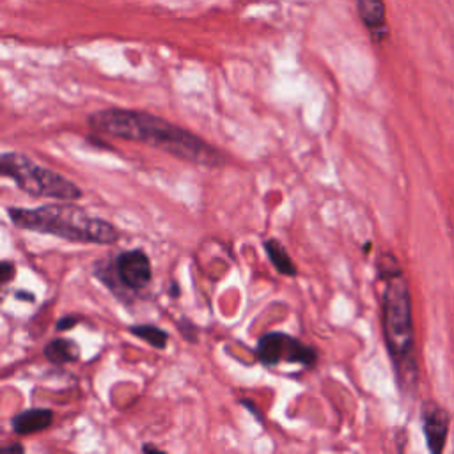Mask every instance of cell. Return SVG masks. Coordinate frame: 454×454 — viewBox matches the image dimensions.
<instances>
[{"label":"cell","mask_w":454,"mask_h":454,"mask_svg":"<svg viewBox=\"0 0 454 454\" xmlns=\"http://www.w3.org/2000/svg\"><path fill=\"white\" fill-rule=\"evenodd\" d=\"M9 220L27 231L51 234L74 243L114 245L119 231L105 218L90 216L85 209L66 200L37 207H7Z\"/></svg>","instance_id":"3"},{"label":"cell","mask_w":454,"mask_h":454,"mask_svg":"<svg viewBox=\"0 0 454 454\" xmlns=\"http://www.w3.org/2000/svg\"><path fill=\"white\" fill-rule=\"evenodd\" d=\"M117 280L128 289H142L153 278V268L147 254L140 248L121 252L114 261Z\"/></svg>","instance_id":"6"},{"label":"cell","mask_w":454,"mask_h":454,"mask_svg":"<svg viewBox=\"0 0 454 454\" xmlns=\"http://www.w3.org/2000/svg\"><path fill=\"white\" fill-rule=\"evenodd\" d=\"M420 419H422V431L426 436L427 449L433 454H440L445 447V440L449 434V424H450L449 411L438 403L427 399L422 403Z\"/></svg>","instance_id":"7"},{"label":"cell","mask_w":454,"mask_h":454,"mask_svg":"<svg viewBox=\"0 0 454 454\" xmlns=\"http://www.w3.org/2000/svg\"><path fill=\"white\" fill-rule=\"evenodd\" d=\"M378 268L380 277L387 282L381 298V330L385 346L399 388L406 394H413L419 381V365L410 287L392 254L380 257Z\"/></svg>","instance_id":"2"},{"label":"cell","mask_w":454,"mask_h":454,"mask_svg":"<svg viewBox=\"0 0 454 454\" xmlns=\"http://www.w3.org/2000/svg\"><path fill=\"white\" fill-rule=\"evenodd\" d=\"M177 330L181 332V335H184L190 342L197 340V328L188 321V319H179L177 321Z\"/></svg>","instance_id":"14"},{"label":"cell","mask_w":454,"mask_h":454,"mask_svg":"<svg viewBox=\"0 0 454 454\" xmlns=\"http://www.w3.org/2000/svg\"><path fill=\"white\" fill-rule=\"evenodd\" d=\"M358 16L365 28L369 30L371 37L376 43H381L388 35V27H387V12L383 0H355Z\"/></svg>","instance_id":"8"},{"label":"cell","mask_w":454,"mask_h":454,"mask_svg":"<svg viewBox=\"0 0 454 454\" xmlns=\"http://www.w3.org/2000/svg\"><path fill=\"white\" fill-rule=\"evenodd\" d=\"M55 419V413L50 408H28L16 413L11 419V429L20 434H34L43 429H48Z\"/></svg>","instance_id":"9"},{"label":"cell","mask_w":454,"mask_h":454,"mask_svg":"<svg viewBox=\"0 0 454 454\" xmlns=\"http://www.w3.org/2000/svg\"><path fill=\"white\" fill-rule=\"evenodd\" d=\"M129 333L145 340L149 346L156 348V349H163L167 348V342H168V333L156 326V325H131L129 326Z\"/></svg>","instance_id":"12"},{"label":"cell","mask_w":454,"mask_h":454,"mask_svg":"<svg viewBox=\"0 0 454 454\" xmlns=\"http://www.w3.org/2000/svg\"><path fill=\"white\" fill-rule=\"evenodd\" d=\"M142 452H163L158 445H154V443H144L142 445Z\"/></svg>","instance_id":"18"},{"label":"cell","mask_w":454,"mask_h":454,"mask_svg":"<svg viewBox=\"0 0 454 454\" xmlns=\"http://www.w3.org/2000/svg\"><path fill=\"white\" fill-rule=\"evenodd\" d=\"M14 273H16V268L11 261L4 259L2 264H0V284L2 286H7L12 278H14Z\"/></svg>","instance_id":"13"},{"label":"cell","mask_w":454,"mask_h":454,"mask_svg":"<svg viewBox=\"0 0 454 454\" xmlns=\"http://www.w3.org/2000/svg\"><path fill=\"white\" fill-rule=\"evenodd\" d=\"M0 172L4 177H11L20 190L34 197H50L71 202L83 195L76 183L48 167L39 165L23 153H2Z\"/></svg>","instance_id":"4"},{"label":"cell","mask_w":454,"mask_h":454,"mask_svg":"<svg viewBox=\"0 0 454 454\" xmlns=\"http://www.w3.org/2000/svg\"><path fill=\"white\" fill-rule=\"evenodd\" d=\"M168 293H170V296H172V298H177V296H179V293H181V291H179V286H177L176 282H172V284H170Z\"/></svg>","instance_id":"19"},{"label":"cell","mask_w":454,"mask_h":454,"mask_svg":"<svg viewBox=\"0 0 454 454\" xmlns=\"http://www.w3.org/2000/svg\"><path fill=\"white\" fill-rule=\"evenodd\" d=\"M262 247H264V250H266V255H268L270 262L273 264V268H275L278 273H282V275H286V277H294V275L298 273L296 264H294V261L291 259V255L287 254V250H286L284 245H280L277 239H266Z\"/></svg>","instance_id":"11"},{"label":"cell","mask_w":454,"mask_h":454,"mask_svg":"<svg viewBox=\"0 0 454 454\" xmlns=\"http://www.w3.org/2000/svg\"><path fill=\"white\" fill-rule=\"evenodd\" d=\"M14 296L20 298V300H25V301H34V294L28 293V291H21V289H20V291L14 293Z\"/></svg>","instance_id":"16"},{"label":"cell","mask_w":454,"mask_h":454,"mask_svg":"<svg viewBox=\"0 0 454 454\" xmlns=\"http://www.w3.org/2000/svg\"><path fill=\"white\" fill-rule=\"evenodd\" d=\"M78 321H80V317H78V316H71V314H67V316H62V317L55 323V328H57V330H60V332H64V330L73 328Z\"/></svg>","instance_id":"15"},{"label":"cell","mask_w":454,"mask_h":454,"mask_svg":"<svg viewBox=\"0 0 454 454\" xmlns=\"http://www.w3.org/2000/svg\"><path fill=\"white\" fill-rule=\"evenodd\" d=\"M2 450L4 452H23L25 449H23L21 443H12V445H5Z\"/></svg>","instance_id":"17"},{"label":"cell","mask_w":454,"mask_h":454,"mask_svg":"<svg viewBox=\"0 0 454 454\" xmlns=\"http://www.w3.org/2000/svg\"><path fill=\"white\" fill-rule=\"evenodd\" d=\"M255 356L262 365L268 367L280 362L314 367L317 362V353L312 346H307L284 332L264 333L255 346Z\"/></svg>","instance_id":"5"},{"label":"cell","mask_w":454,"mask_h":454,"mask_svg":"<svg viewBox=\"0 0 454 454\" xmlns=\"http://www.w3.org/2000/svg\"><path fill=\"white\" fill-rule=\"evenodd\" d=\"M44 358L53 365H64L69 362H76L80 356V346L73 339L57 337L46 342L43 349Z\"/></svg>","instance_id":"10"},{"label":"cell","mask_w":454,"mask_h":454,"mask_svg":"<svg viewBox=\"0 0 454 454\" xmlns=\"http://www.w3.org/2000/svg\"><path fill=\"white\" fill-rule=\"evenodd\" d=\"M87 122L96 133L147 144L188 163L209 168H220L225 165V154L207 144L202 137L142 110H98L89 115Z\"/></svg>","instance_id":"1"}]
</instances>
